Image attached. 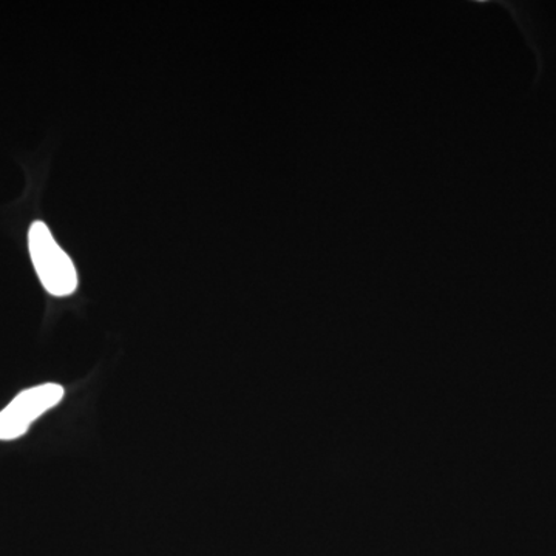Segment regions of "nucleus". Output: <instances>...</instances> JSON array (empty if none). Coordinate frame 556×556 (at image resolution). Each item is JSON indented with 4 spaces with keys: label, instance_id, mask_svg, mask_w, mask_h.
I'll use <instances>...</instances> for the list:
<instances>
[{
    "label": "nucleus",
    "instance_id": "obj_1",
    "mask_svg": "<svg viewBox=\"0 0 556 556\" xmlns=\"http://www.w3.org/2000/svg\"><path fill=\"white\" fill-rule=\"evenodd\" d=\"M28 248L40 283L56 298H67L78 288V274L64 249L51 236L49 226L33 223L28 232Z\"/></svg>",
    "mask_w": 556,
    "mask_h": 556
},
{
    "label": "nucleus",
    "instance_id": "obj_2",
    "mask_svg": "<svg viewBox=\"0 0 556 556\" xmlns=\"http://www.w3.org/2000/svg\"><path fill=\"white\" fill-rule=\"evenodd\" d=\"M64 397V388L43 383L22 391L0 412V441H14L30 430L31 424Z\"/></svg>",
    "mask_w": 556,
    "mask_h": 556
}]
</instances>
